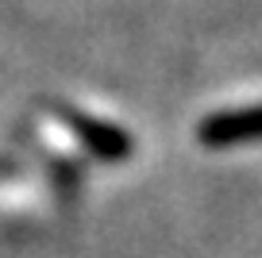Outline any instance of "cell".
<instances>
[{
    "mask_svg": "<svg viewBox=\"0 0 262 258\" xmlns=\"http://www.w3.org/2000/svg\"><path fill=\"white\" fill-rule=\"evenodd\" d=\"M201 139L208 146H228V143H247V139H262V104L247 108V112H224L201 127Z\"/></svg>",
    "mask_w": 262,
    "mask_h": 258,
    "instance_id": "cell-1",
    "label": "cell"
},
{
    "mask_svg": "<svg viewBox=\"0 0 262 258\" xmlns=\"http://www.w3.org/2000/svg\"><path fill=\"white\" fill-rule=\"evenodd\" d=\"M66 120H70L74 135L81 139V143L89 146L97 158H123V154L131 150V143H127V135H123V131L104 127V123L89 120V116H81V112H66Z\"/></svg>",
    "mask_w": 262,
    "mask_h": 258,
    "instance_id": "cell-2",
    "label": "cell"
}]
</instances>
